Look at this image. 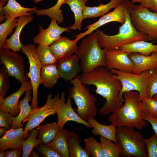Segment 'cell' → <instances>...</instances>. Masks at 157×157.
I'll use <instances>...</instances> for the list:
<instances>
[{"instance_id": "obj_16", "label": "cell", "mask_w": 157, "mask_h": 157, "mask_svg": "<svg viewBox=\"0 0 157 157\" xmlns=\"http://www.w3.org/2000/svg\"><path fill=\"white\" fill-rule=\"evenodd\" d=\"M79 61L76 54L58 60L56 64L60 78L70 81L77 76L82 71Z\"/></svg>"}, {"instance_id": "obj_48", "label": "cell", "mask_w": 157, "mask_h": 157, "mask_svg": "<svg viewBox=\"0 0 157 157\" xmlns=\"http://www.w3.org/2000/svg\"><path fill=\"white\" fill-rule=\"evenodd\" d=\"M29 156V157H39L38 154L33 149L30 153Z\"/></svg>"}, {"instance_id": "obj_6", "label": "cell", "mask_w": 157, "mask_h": 157, "mask_svg": "<svg viewBox=\"0 0 157 157\" xmlns=\"http://www.w3.org/2000/svg\"><path fill=\"white\" fill-rule=\"evenodd\" d=\"M122 3L128 11L131 23L138 31L146 34L150 40L157 41V13L129 0Z\"/></svg>"}, {"instance_id": "obj_31", "label": "cell", "mask_w": 157, "mask_h": 157, "mask_svg": "<svg viewBox=\"0 0 157 157\" xmlns=\"http://www.w3.org/2000/svg\"><path fill=\"white\" fill-rule=\"evenodd\" d=\"M69 157H89L84 148L80 144L81 140L78 134L72 131H68L67 135Z\"/></svg>"}, {"instance_id": "obj_5", "label": "cell", "mask_w": 157, "mask_h": 157, "mask_svg": "<svg viewBox=\"0 0 157 157\" xmlns=\"http://www.w3.org/2000/svg\"><path fill=\"white\" fill-rule=\"evenodd\" d=\"M73 85L67 90L68 95L73 99L77 107L75 110L83 120L88 122L94 118L98 110L96 102L97 99L77 76L70 81Z\"/></svg>"}, {"instance_id": "obj_19", "label": "cell", "mask_w": 157, "mask_h": 157, "mask_svg": "<svg viewBox=\"0 0 157 157\" xmlns=\"http://www.w3.org/2000/svg\"><path fill=\"white\" fill-rule=\"evenodd\" d=\"M31 89L32 88L30 80L21 83L19 89L9 96L5 98L0 109L9 113L14 117L18 115L19 110L18 107L19 100L22 95L27 90Z\"/></svg>"}, {"instance_id": "obj_14", "label": "cell", "mask_w": 157, "mask_h": 157, "mask_svg": "<svg viewBox=\"0 0 157 157\" xmlns=\"http://www.w3.org/2000/svg\"><path fill=\"white\" fill-rule=\"evenodd\" d=\"M126 8L122 3L114 8V10L101 17L95 23L90 24L84 29H87L85 31L75 35L76 38L79 40L88 35H89L99 28L108 23L112 22H117L122 25L125 22L126 18Z\"/></svg>"}, {"instance_id": "obj_1", "label": "cell", "mask_w": 157, "mask_h": 157, "mask_svg": "<svg viewBox=\"0 0 157 157\" xmlns=\"http://www.w3.org/2000/svg\"><path fill=\"white\" fill-rule=\"evenodd\" d=\"M78 77L84 85L94 86L96 93L105 99L104 104L98 110L100 115H108L123 105L119 98L122 83L110 69L100 66L90 72L83 73Z\"/></svg>"}, {"instance_id": "obj_37", "label": "cell", "mask_w": 157, "mask_h": 157, "mask_svg": "<svg viewBox=\"0 0 157 157\" xmlns=\"http://www.w3.org/2000/svg\"><path fill=\"white\" fill-rule=\"evenodd\" d=\"M84 149L89 157H104L101 143L93 137H89L84 139Z\"/></svg>"}, {"instance_id": "obj_39", "label": "cell", "mask_w": 157, "mask_h": 157, "mask_svg": "<svg viewBox=\"0 0 157 157\" xmlns=\"http://www.w3.org/2000/svg\"><path fill=\"white\" fill-rule=\"evenodd\" d=\"M142 106L144 112L157 117V99L153 97H140Z\"/></svg>"}, {"instance_id": "obj_38", "label": "cell", "mask_w": 157, "mask_h": 157, "mask_svg": "<svg viewBox=\"0 0 157 157\" xmlns=\"http://www.w3.org/2000/svg\"><path fill=\"white\" fill-rule=\"evenodd\" d=\"M10 76L4 66L0 69V106L4 99L5 96L10 87L9 77Z\"/></svg>"}, {"instance_id": "obj_50", "label": "cell", "mask_w": 157, "mask_h": 157, "mask_svg": "<svg viewBox=\"0 0 157 157\" xmlns=\"http://www.w3.org/2000/svg\"><path fill=\"white\" fill-rule=\"evenodd\" d=\"M140 0H131V1L134 3L137 2H139Z\"/></svg>"}, {"instance_id": "obj_35", "label": "cell", "mask_w": 157, "mask_h": 157, "mask_svg": "<svg viewBox=\"0 0 157 157\" xmlns=\"http://www.w3.org/2000/svg\"><path fill=\"white\" fill-rule=\"evenodd\" d=\"M36 51L42 66L56 63L57 60L53 53L50 46L38 44Z\"/></svg>"}, {"instance_id": "obj_30", "label": "cell", "mask_w": 157, "mask_h": 157, "mask_svg": "<svg viewBox=\"0 0 157 157\" xmlns=\"http://www.w3.org/2000/svg\"><path fill=\"white\" fill-rule=\"evenodd\" d=\"M38 138L43 144H47L56 137L61 129L57 123L52 122L47 123L44 125L38 126Z\"/></svg>"}, {"instance_id": "obj_28", "label": "cell", "mask_w": 157, "mask_h": 157, "mask_svg": "<svg viewBox=\"0 0 157 157\" xmlns=\"http://www.w3.org/2000/svg\"><path fill=\"white\" fill-rule=\"evenodd\" d=\"M60 78L56 63L42 66L40 84L51 88Z\"/></svg>"}, {"instance_id": "obj_18", "label": "cell", "mask_w": 157, "mask_h": 157, "mask_svg": "<svg viewBox=\"0 0 157 157\" xmlns=\"http://www.w3.org/2000/svg\"><path fill=\"white\" fill-rule=\"evenodd\" d=\"M37 7L26 8L22 6L16 0H8L7 4L0 9V22L7 18L15 19L25 15H32L38 10Z\"/></svg>"}, {"instance_id": "obj_42", "label": "cell", "mask_w": 157, "mask_h": 157, "mask_svg": "<svg viewBox=\"0 0 157 157\" xmlns=\"http://www.w3.org/2000/svg\"><path fill=\"white\" fill-rule=\"evenodd\" d=\"M14 117L10 113L0 109V127L10 129L13 124Z\"/></svg>"}, {"instance_id": "obj_4", "label": "cell", "mask_w": 157, "mask_h": 157, "mask_svg": "<svg viewBox=\"0 0 157 157\" xmlns=\"http://www.w3.org/2000/svg\"><path fill=\"white\" fill-rule=\"evenodd\" d=\"M82 40L75 53L79 58L83 73H87L100 66L106 67V50L102 49L96 32Z\"/></svg>"}, {"instance_id": "obj_45", "label": "cell", "mask_w": 157, "mask_h": 157, "mask_svg": "<svg viewBox=\"0 0 157 157\" xmlns=\"http://www.w3.org/2000/svg\"><path fill=\"white\" fill-rule=\"evenodd\" d=\"M143 117L146 121L150 123L155 133L157 135V117L152 116L144 112Z\"/></svg>"}, {"instance_id": "obj_10", "label": "cell", "mask_w": 157, "mask_h": 157, "mask_svg": "<svg viewBox=\"0 0 157 157\" xmlns=\"http://www.w3.org/2000/svg\"><path fill=\"white\" fill-rule=\"evenodd\" d=\"M0 60L10 76L14 77L21 83L29 80L25 74V66L23 58L17 52L3 48L0 50Z\"/></svg>"}, {"instance_id": "obj_2", "label": "cell", "mask_w": 157, "mask_h": 157, "mask_svg": "<svg viewBox=\"0 0 157 157\" xmlns=\"http://www.w3.org/2000/svg\"><path fill=\"white\" fill-rule=\"evenodd\" d=\"M123 96L125 100L123 105L108 116V120L116 127L129 126L142 129L147 122L143 117L144 111L139 94L131 91L124 92Z\"/></svg>"}, {"instance_id": "obj_51", "label": "cell", "mask_w": 157, "mask_h": 157, "mask_svg": "<svg viewBox=\"0 0 157 157\" xmlns=\"http://www.w3.org/2000/svg\"><path fill=\"white\" fill-rule=\"evenodd\" d=\"M42 0H33V3H36L41 1Z\"/></svg>"}, {"instance_id": "obj_11", "label": "cell", "mask_w": 157, "mask_h": 157, "mask_svg": "<svg viewBox=\"0 0 157 157\" xmlns=\"http://www.w3.org/2000/svg\"><path fill=\"white\" fill-rule=\"evenodd\" d=\"M59 96L57 94L53 97L52 94H49L43 106L33 109L26 119L27 122L24 130L25 133H28L29 131L38 126L47 117L56 114L57 102Z\"/></svg>"}, {"instance_id": "obj_33", "label": "cell", "mask_w": 157, "mask_h": 157, "mask_svg": "<svg viewBox=\"0 0 157 157\" xmlns=\"http://www.w3.org/2000/svg\"><path fill=\"white\" fill-rule=\"evenodd\" d=\"M102 152L104 157H119L123 151L121 145L103 137L100 136Z\"/></svg>"}, {"instance_id": "obj_23", "label": "cell", "mask_w": 157, "mask_h": 157, "mask_svg": "<svg viewBox=\"0 0 157 157\" xmlns=\"http://www.w3.org/2000/svg\"><path fill=\"white\" fill-rule=\"evenodd\" d=\"M31 89H29L25 92L24 98L19 101L18 107L20 111L19 114L16 117H13V124L11 129H16L21 128L22 122L26 121L33 108L29 104V102L32 100Z\"/></svg>"}, {"instance_id": "obj_26", "label": "cell", "mask_w": 157, "mask_h": 157, "mask_svg": "<svg viewBox=\"0 0 157 157\" xmlns=\"http://www.w3.org/2000/svg\"><path fill=\"white\" fill-rule=\"evenodd\" d=\"M124 0H111L106 4L101 3L98 6L89 7L85 6L83 11L84 19L93 18L102 16L111 9L115 8L121 4Z\"/></svg>"}, {"instance_id": "obj_46", "label": "cell", "mask_w": 157, "mask_h": 157, "mask_svg": "<svg viewBox=\"0 0 157 157\" xmlns=\"http://www.w3.org/2000/svg\"><path fill=\"white\" fill-rule=\"evenodd\" d=\"M23 148L22 146L19 148L12 149L11 150L7 149L5 150V157H20L22 156Z\"/></svg>"}, {"instance_id": "obj_40", "label": "cell", "mask_w": 157, "mask_h": 157, "mask_svg": "<svg viewBox=\"0 0 157 157\" xmlns=\"http://www.w3.org/2000/svg\"><path fill=\"white\" fill-rule=\"evenodd\" d=\"M147 157H157V135L155 133L150 138L144 139Z\"/></svg>"}, {"instance_id": "obj_32", "label": "cell", "mask_w": 157, "mask_h": 157, "mask_svg": "<svg viewBox=\"0 0 157 157\" xmlns=\"http://www.w3.org/2000/svg\"><path fill=\"white\" fill-rule=\"evenodd\" d=\"M66 0H57L56 3L52 7L46 9L37 10L33 13H36L38 16H47L51 20H56L58 24L62 23L64 19L61 6L65 4Z\"/></svg>"}, {"instance_id": "obj_29", "label": "cell", "mask_w": 157, "mask_h": 157, "mask_svg": "<svg viewBox=\"0 0 157 157\" xmlns=\"http://www.w3.org/2000/svg\"><path fill=\"white\" fill-rule=\"evenodd\" d=\"M88 0H66L65 4H68L74 15L75 22L69 27L72 30H80L82 26V22L84 19L83 11Z\"/></svg>"}, {"instance_id": "obj_15", "label": "cell", "mask_w": 157, "mask_h": 157, "mask_svg": "<svg viewBox=\"0 0 157 157\" xmlns=\"http://www.w3.org/2000/svg\"><path fill=\"white\" fill-rule=\"evenodd\" d=\"M58 24L56 20L53 19L47 28L40 26L39 34L33 38L34 42L38 44L50 46L59 38L63 33L70 32L69 27H61Z\"/></svg>"}, {"instance_id": "obj_13", "label": "cell", "mask_w": 157, "mask_h": 157, "mask_svg": "<svg viewBox=\"0 0 157 157\" xmlns=\"http://www.w3.org/2000/svg\"><path fill=\"white\" fill-rule=\"evenodd\" d=\"M130 53L118 49L106 50V67L110 70L116 69L132 72L134 63L129 57Z\"/></svg>"}, {"instance_id": "obj_12", "label": "cell", "mask_w": 157, "mask_h": 157, "mask_svg": "<svg viewBox=\"0 0 157 157\" xmlns=\"http://www.w3.org/2000/svg\"><path fill=\"white\" fill-rule=\"evenodd\" d=\"M72 98L68 96L65 102V94L62 92L61 96L58 98L56 105V114L58 116L57 124L62 129L65 124L68 121H74L81 124L89 128L92 127L88 122L82 120L73 108L71 101Z\"/></svg>"}, {"instance_id": "obj_36", "label": "cell", "mask_w": 157, "mask_h": 157, "mask_svg": "<svg viewBox=\"0 0 157 157\" xmlns=\"http://www.w3.org/2000/svg\"><path fill=\"white\" fill-rule=\"evenodd\" d=\"M17 19L7 18L6 20L0 25V50L3 48L7 36L13 32L16 27Z\"/></svg>"}, {"instance_id": "obj_7", "label": "cell", "mask_w": 157, "mask_h": 157, "mask_svg": "<svg viewBox=\"0 0 157 157\" xmlns=\"http://www.w3.org/2000/svg\"><path fill=\"white\" fill-rule=\"evenodd\" d=\"M117 142L121 146L122 156L125 157H147L143 135L129 126L116 127Z\"/></svg>"}, {"instance_id": "obj_52", "label": "cell", "mask_w": 157, "mask_h": 157, "mask_svg": "<svg viewBox=\"0 0 157 157\" xmlns=\"http://www.w3.org/2000/svg\"><path fill=\"white\" fill-rule=\"evenodd\" d=\"M153 97L157 99V94L154 95Z\"/></svg>"}, {"instance_id": "obj_25", "label": "cell", "mask_w": 157, "mask_h": 157, "mask_svg": "<svg viewBox=\"0 0 157 157\" xmlns=\"http://www.w3.org/2000/svg\"><path fill=\"white\" fill-rule=\"evenodd\" d=\"M87 122L92 128L91 132L93 135H99L115 143L117 142L116 138L117 127L112 124L110 125L101 124L94 118Z\"/></svg>"}, {"instance_id": "obj_21", "label": "cell", "mask_w": 157, "mask_h": 157, "mask_svg": "<svg viewBox=\"0 0 157 157\" xmlns=\"http://www.w3.org/2000/svg\"><path fill=\"white\" fill-rule=\"evenodd\" d=\"M129 57L134 63L132 72L138 74L146 70H153L157 67V51L146 56L137 53H130Z\"/></svg>"}, {"instance_id": "obj_41", "label": "cell", "mask_w": 157, "mask_h": 157, "mask_svg": "<svg viewBox=\"0 0 157 157\" xmlns=\"http://www.w3.org/2000/svg\"><path fill=\"white\" fill-rule=\"evenodd\" d=\"M147 97L151 98L157 94V67L153 70L152 76L146 89Z\"/></svg>"}, {"instance_id": "obj_44", "label": "cell", "mask_w": 157, "mask_h": 157, "mask_svg": "<svg viewBox=\"0 0 157 157\" xmlns=\"http://www.w3.org/2000/svg\"><path fill=\"white\" fill-rule=\"evenodd\" d=\"M140 5L157 13V0H140Z\"/></svg>"}, {"instance_id": "obj_8", "label": "cell", "mask_w": 157, "mask_h": 157, "mask_svg": "<svg viewBox=\"0 0 157 157\" xmlns=\"http://www.w3.org/2000/svg\"><path fill=\"white\" fill-rule=\"evenodd\" d=\"M110 70L122 83L119 98L122 103H124L125 101L123 96L124 92L135 91L139 93L140 97H147V88L152 76L153 70H145L138 74L116 69Z\"/></svg>"}, {"instance_id": "obj_20", "label": "cell", "mask_w": 157, "mask_h": 157, "mask_svg": "<svg viewBox=\"0 0 157 157\" xmlns=\"http://www.w3.org/2000/svg\"><path fill=\"white\" fill-rule=\"evenodd\" d=\"M30 134L26 133L23 128L10 129L0 138V150L15 149L22 146L23 141Z\"/></svg>"}, {"instance_id": "obj_17", "label": "cell", "mask_w": 157, "mask_h": 157, "mask_svg": "<svg viewBox=\"0 0 157 157\" xmlns=\"http://www.w3.org/2000/svg\"><path fill=\"white\" fill-rule=\"evenodd\" d=\"M75 38L71 40L66 37L61 36L50 46L51 50L58 60L72 56L75 53L78 47Z\"/></svg>"}, {"instance_id": "obj_43", "label": "cell", "mask_w": 157, "mask_h": 157, "mask_svg": "<svg viewBox=\"0 0 157 157\" xmlns=\"http://www.w3.org/2000/svg\"><path fill=\"white\" fill-rule=\"evenodd\" d=\"M40 155L44 157H62L58 153L52 148L43 144L38 145L36 147Z\"/></svg>"}, {"instance_id": "obj_34", "label": "cell", "mask_w": 157, "mask_h": 157, "mask_svg": "<svg viewBox=\"0 0 157 157\" xmlns=\"http://www.w3.org/2000/svg\"><path fill=\"white\" fill-rule=\"evenodd\" d=\"M38 135L37 128L33 129L26 139L22 142L23 154L22 157H27L34 148L38 145L42 144V141L37 137Z\"/></svg>"}, {"instance_id": "obj_27", "label": "cell", "mask_w": 157, "mask_h": 157, "mask_svg": "<svg viewBox=\"0 0 157 157\" xmlns=\"http://www.w3.org/2000/svg\"><path fill=\"white\" fill-rule=\"evenodd\" d=\"M68 131L64 128L61 129L52 141L46 144L59 154L62 157H69V151L67 140Z\"/></svg>"}, {"instance_id": "obj_3", "label": "cell", "mask_w": 157, "mask_h": 157, "mask_svg": "<svg viewBox=\"0 0 157 157\" xmlns=\"http://www.w3.org/2000/svg\"><path fill=\"white\" fill-rule=\"evenodd\" d=\"M119 29L118 33L113 35H106L98 29L96 30L99 44L101 48L106 50L118 49L121 45L135 41L150 40L148 35L138 31L133 27L126 8L125 22L119 27Z\"/></svg>"}, {"instance_id": "obj_49", "label": "cell", "mask_w": 157, "mask_h": 157, "mask_svg": "<svg viewBox=\"0 0 157 157\" xmlns=\"http://www.w3.org/2000/svg\"><path fill=\"white\" fill-rule=\"evenodd\" d=\"M5 151L0 150V157H5Z\"/></svg>"}, {"instance_id": "obj_9", "label": "cell", "mask_w": 157, "mask_h": 157, "mask_svg": "<svg viewBox=\"0 0 157 157\" xmlns=\"http://www.w3.org/2000/svg\"><path fill=\"white\" fill-rule=\"evenodd\" d=\"M20 51L27 57L29 63V71L27 74L32 88L33 97L31 105L33 109L38 107V90L40 84L42 65L38 58L35 45L22 44Z\"/></svg>"}, {"instance_id": "obj_24", "label": "cell", "mask_w": 157, "mask_h": 157, "mask_svg": "<svg viewBox=\"0 0 157 157\" xmlns=\"http://www.w3.org/2000/svg\"><path fill=\"white\" fill-rule=\"evenodd\" d=\"M152 42L144 40L135 41L120 46L118 49L129 53H137L146 56H150L154 52L157 51V44Z\"/></svg>"}, {"instance_id": "obj_22", "label": "cell", "mask_w": 157, "mask_h": 157, "mask_svg": "<svg viewBox=\"0 0 157 157\" xmlns=\"http://www.w3.org/2000/svg\"><path fill=\"white\" fill-rule=\"evenodd\" d=\"M33 19L32 15L20 17L17 19L15 31L9 38L6 41L3 48L19 52L22 44L20 40V35L23 28Z\"/></svg>"}, {"instance_id": "obj_47", "label": "cell", "mask_w": 157, "mask_h": 157, "mask_svg": "<svg viewBox=\"0 0 157 157\" xmlns=\"http://www.w3.org/2000/svg\"><path fill=\"white\" fill-rule=\"evenodd\" d=\"M8 130L5 128L0 127V136L1 137L3 136L7 133Z\"/></svg>"}]
</instances>
